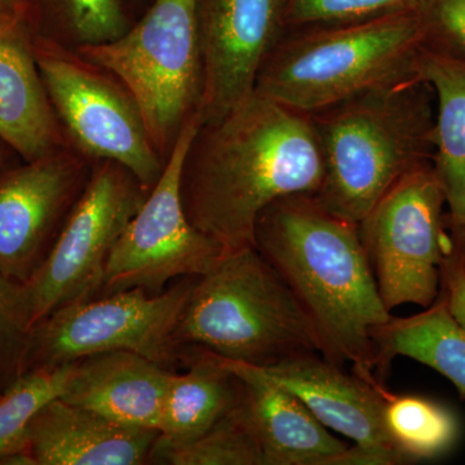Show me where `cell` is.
Wrapping results in <instances>:
<instances>
[{
    "mask_svg": "<svg viewBox=\"0 0 465 465\" xmlns=\"http://www.w3.org/2000/svg\"><path fill=\"white\" fill-rule=\"evenodd\" d=\"M323 176L312 116L255 92L224 118L201 125L183 164V208L226 252L249 249L269 204L316 194Z\"/></svg>",
    "mask_w": 465,
    "mask_h": 465,
    "instance_id": "1",
    "label": "cell"
},
{
    "mask_svg": "<svg viewBox=\"0 0 465 465\" xmlns=\"http://www.w3.org/2000/svg\"><path fill=\"white\" fill-rule=\"evenodd\" d=\"M255 247L308 312L329 361L378 381L371 332L391 320L356 223L327 211L313 195L273 202L260 213Z\"/></svg>",
    "mask_w": 465,
    "mask_h": 465,
    "instance_id": "2",
    "label": "cell"
},
{
    "mask_svg": "<svg viewBox=\"0 0 465 465\" xmlns=\"http://www.w3.org/2000/svg\"><path fill=\"white\" fill-rule=\"evenodd\" d=\"M430 87L414 76L311 115L324 159L314 198L360 224L410 171L430 163L434 110Z\"/></svg>",
    "mask_w": 465,
    "mask_h": 465,
    "instance_id": "3",
    "label": "cell"
},
{
    "mask_svg": "<svg viewBox=\"0 0 465 465\" xmlns=\"http://www.w3.org/2000/svg\"><path fill=\"white\" fill-rule=\"evenodd\" d=\"M174 341L260 367L307 354L329 360L313 320L256 247L226 252L195 278Z\"/></svg>",
    "mask_w": 465,
    "mask_h": 465,
    "instance_id": "4",
    "label": "cell"
},
{
    "mask_svg": "<svg viewBox=\"0 0 465 465\" xmlns=\"http://www.w3.org/2000/svg\"><path fill=\"white\" fill-rule=\"evenodd\" d=\"M425 45L420 9L314 26L281 39L260 72L255 92L314 115L412 75Z\"/></svg>",
    "mask_w": 465,
    "mask_h": 465,
    "instance_id": "5",
    "label": "cell"
},
{
    "mask_svg": "<svg viewBox=\"0 0 465 465\" xmlns=\"http://www.w3.org/2000/svg\"><path fill=\"white\" fill-rule=\"evenodd\" d=\"M76 54L114 74L131 94L159 155L170 154L183 124L200 110L203 64L197 0H154L114 41Z\"/></svg>",
    "mask_w": 465,
    "mask_h": 465,
    "instance_id": "6",
    "label": "cell"
},
{
    "mask_svg": "<svg viewBox=\"0 0 465 465\" xmlns=\"http://www.w3.org/2000/svg\"><path fill=\"white\" fill-rule=\"evenodd\" d=\"M195 278L163 292L116 291L56 309L30 331L20 374L105 351H134L163 366L188 356L174 331Z\"/></svg>",
    "mask_w": 465,
    "mask_h": 465,
    "instance_id": "7",
    "label": "cell"
},
{
    "mask_svg": "<svg viewBox=\"0 0 465 465\" xmlns=\"http://www.w3.org/2000/svg\"><path fill=\"white\" fill-rule=\"evenodd\" d=\"M445 193L427 163L394 183L358 224L385 308H428L439 299L443 260L452 249Z\"/></svg>",
    "mask_w": 465,
    "mask_h": 465,
    "instance_id": "8",
    "label": "cell"
},
{
    "mask_svg": "<svg viewBox=\"0 0 465 465\" xmlns=\"http://www.w3.org/2000/svg\"><path fill=\"white\" fill-rule=\"evenodd\" d=\"M201 125L200 113L183 124L158 182L110 252L100 292H163L174 278L206 274L225 255L224 247L192 224L183 203V164Z\"/></svg>",
    "mask_w": 465,
    "mask_h": 465,
    "instance_id": "9",
    "label": "cell"
},
{
    "mask_svg": "<svg viewBox=\"0 0 465 465\" xmlns=\"http://www.w3.org/2000/svg\"><path fill=\"white\" fill-rule=\"evenodd\" d=\"M148 193L114 162L104 161L94 171L42 264L24 283L33 327L56 309L100 292L110 252Z\"/></svg>",
    "mask_w": 465,
    "mask_h": 465,
    "instance_id": "10",
    "label": "cell"
},
{
    "mask_svg": "<svg viewBox=\"0 0 465 465\" xmlns=\"http://www.w3.org/2000/svg\"><path fill=\"white\" fill-rule=\"evenodd\" d=\"M34 51L52 108L73 143L90 157L125 168L150 191L164 163L127 90L50 38L35 36Z\"/></svg>",
    "mask_w": 465,
    "mask_h": 465,
    "instance_id": "11",
    "label": "cell"
},
{
    "mask_svg": "<svg viewBox=\"0 0 465 465\" xmlns=\"http://www.w3.org/2000/svg\"><path fill=\"white\" fill-rule=\"evenodd\" d=\"M286 8L287 0H197L202 124H215L255 94L286 30Z\"/></svg>",
    "mask_w": 465,
    "mask_h": 465,
    "instance_id": "12",
    "label": "cell"
},
{
    "mask_svg": "<svg viewBox=\"0 0 465 465\" xmlns=\"http://www.w3.org/2000/svg\"><path fill=\"white\" fill-rule=\"evenodd\" d=\"M78 182V164L58 150L0 173V273L18 283L32 278Z\"/></svg>",
    "mask_w": 465,
    "mask_h": 465,
    "instance_id": "13",
    "label": "cell"
},
{
    "mask_svg": "<svg viewBox=\"0 0 465 465\" xmlns=\"http://www.w3.org/2000/svg\"><path fill=\"white\" fill-rule=\"evenodd\" d=\"M262 369L295 394L324 427L353 440L372 465L403 464L385 427L384 385L349 374L322 354H307Z\"/></svg>",
    "mask_w": 465,
    "mask_h": 465,
    "instance_id": "14",
    "label": "cell"
},
{
    "mask_svg": "<svg viewBox=\"0 0 465 465\" xmlns=\"http://www.w3.org/2000/svg\"><path fill=\"white\" fill-rule=\"evenodd\" d=\"M219 357V356H217ZM243 387V407L258 437L264 465H372L349 448L262 367L219 357Z\"/></svg>",
    "mask_w": 465,
    "mask_h": 465,
    "instance_id": "15",
    "label": "cell"
},
{
    "mask_svg": "<svg viewBox=\"0 0 465 465\" xmlns=\"http://www.w3.org/2000/svg\"><path fill=\"white\" fill-rule=\"evenodd\" d=\"M158 437L56 399L33 419L24 454L30 465H140L149 463Z\"/></svg>",
    "mask_w": 465,
    "mask_h": 465,
    "instance_id": "16",
    "label": "cell"
},
{
    "mask_svg": "<svg viewBox=\"0 0 465 465\" xmlns=\"http://www.w3.org/2000/svg\"><path fill=\"white\" fill-rule=\"evenodd\" d=\"M171 372L166 366L127 351L75 361L60 399L128 427L159 432Z\"/></svg>",
    "mask_w": 465,
    "mask_h": 465,
    "instance_id": "17",
    "label": "cell"
},
{
    "mask_svg": "<svg viewBox=\"0 0 465 465\" xmlns=\"http://www.w3.org/2000/svg\"><path fill=\"white\" fill-rule=\"evenodd\" d=\"M0 140L24 162L50 155L60 143L25 15L0 20Z\"/></svg>",
    "mask_w": 465,
    "mask_h": 465,
    "instance_id": "18",
    "label": "cell"
},
{
    "mask_svg": "<svg viewBox=\"0 0 465 465\" xmlns=\"http://www.w3.org/2000/svg\"><path fill=\"white\" fill-rule=\"evenodd\" d=\"M412 75L436 96L432 168L445 193L450 228L465 226V58L424 45Z\"/></svg>",
    "mask_w": 465,
    "mask_h": 465,
    "instance_id": "19",
    "label": "cell"
},
{
    "mask_svg": "<svg viewBox=\"0 0 465 465\" xmlns=\"http://www.w3.org/2000/svg\"><path fill=\"white\" fill-rule=\"evenodd\" d=\"M188 357V371L171 376L155 446L197 439L241 402L240 378L216 354L191 348Z\"/></svg>",
    "mask_w": 465,
    "mask_h": 465,
    "instance_id": "20",
    "label": "cell"
},
{
    "mask_svg": "<svg viewBox=\"0 0 465 465\" xmlns=\"http://www.w3.org/2000/svg\"><path fill=\"white\" fill-rule=\"evenodd\" d=\"M375 375L384 384L391 361L402 356L436 370L465 400V330L452 317L442 295L415 316L391 317L371 332Z\"/></svg>",
    "mask_w": 465,
    "mask_h": 465,
    "instance_id": "21",
    "label": "cell"
},
{
    "mask_svg": "<svg viewBox=\"0 0 465 465\" xmlns=\"http://www.w3.org/2000/svg\"><path fill=\"white\" fill-rule=\"evenodd\" d=\"M384 421L403 464L443 457L460 436L457 415L436 401L384 391Z\"/></svg>",
    "mask_w": 465,
    "mask_h": 465,
    "instance_id": "22",
    "label": "cell"
},
{
    "mask_svg": "<svg viewBox=\"0 0 465 465\" xmlns=\"http://www.w3.org/2000/svg\"><path fill=\"white\" fill-rule=\"evenodd\" d=\"M242 400L197 439L183 445L154 446L150 460L171 465H264L262 446Z\"/></svg>",
    "mask_w": 465,
    "mask_h": 465,
    "instance_id": "23",
    "label": "cell"
},
{
    "mask_svg": "<svg viewBox=\"0 0 465 465\" xmlns=\"http://www.w3.org/2000/svg\"><path fill=\"white\" fill-rule=\"evenodd\" d=\"M74 365L27 370L0 391V461L24 452L33 419L51 401L63 397Z\"/></svg>",
    "mask_w": 465,
    "mask_h": 465,
    "instance_id": "24",
    "label": "cell"
},
{
    "mask_svg": "<svg viewBox=\"0 0 465 465\" xmlns=\"http://www.w3.org/2000/svg\"><path fill=\"white\" fill-rule=\"evenodd\" d=\"M423 0H287L286 29L336 25L419 11Z\"/></svg>",
    "mask_w": 465,
    "mask_h": 465,
    "instance_id": "25",
    "label": "cell"
},
{
    "mask_svg": "<svg viewBox=\"0 0 465 465\" xmlns=\"http://www.w3.org/2000/svg\"><path fill=\"white\" fill-rule=\"evenodd\" d=\"M81 45L114 41L127 32L121 0H47Z\"/></svg>",
    "mask_w": 465,
    "mask_h": 465,
    "instance_id": "26",
    "label": "cell"
},
{
    "mask_svg": "<svg viewBox=\"0 0 465 465\" xmlns=\"http://www.w3.org/2000/svg\"><path fill=\"white\" fill-rule=\"evenodd\" d=\"M33 329L32 312L24 283L0 273V374L20 375Z\"/></svg>",
    "mask_w": 465,
    "mask_h": 465,
    "instance_id": "27",
    "label": "cell"
},
{
    "mask_svg": "<svg viewBox=\"0 0 465 465\" xmlns=\"http://www.w3.org/2000/svg\"><path fill=\"white\" fill-rule=\"evenodd\" d=\"M425 45L465 58V0H423Z\"/></svg>",
    "mask_w": 465,
    "mask_h": 465,
    "instance_id": "28",
    "label": "cell"
},
{
    "mask_svg": "<svg viewBox=\"0 0 465 465\" xmlns=\"http://www.w3.org/2000/svg\"><path fill=\"white\" fill-rule=\"evenodd\" d=\"M440 293L445 299L452 317L465 330V266L455 244H452V249L443 260Z\"/></svg>",
    "mask_w": 465,
    "mask_h": 465,
    "instance_id": "29",
    "label": "cell"
},
{
    "mask_svg": "<svg viewBox=\"0 0 465 465\" xmlns=\"http://www.w3.org/2000/svg\"><path fill=\"white\" fill-rule=\"evenodd\" d=\"M24 15L27 16V0H0V20Z\"/></svg>",
    "mask_w": 465,
    "mask_h": 465,
    "instance_id": "30",
    "label": "cell"
},
{
    "mask_svg": "<svg viewBox=\"0 0 465 465\" xmlns=\"http://www.w3.org/2000/svg\"><path fill=\"white\" fill-rule=\"evenodd\" d=\"M451 235L455 247L461 255L465 256V226L463 228H451Z\"/></svg>",
    "mask_w": 465,
    "mask_h": 465,
    "instance_id": "31",
    "label": "cell"
},
{
    "mask_svg": "<svg viewBox=\"0 0 465 465\" xmlns=\"http://www.w3.org/2000/svg\"><path fill=\"white\" fill-rule=\"evenodd\" d=\"M5 148H9V146L7 145V143H5V142H2V140H0V168H2L3 163H5ZM9 149H11V148H9Z\"/></svg>",
    "mask_w": 465,
    "mask_h": 465,
    "instance_id": "32",
    "label": "cell"
},
{
    "mask_svg": "<svg viewBox=\"0 0 465 465\" xmlns=\"http://www.w3.org/2000/svg\"><path fill=\"white\" fill-rule=\"evenodd\" d=\"M455 249H457V247H455ZM459 253H460V252H459ZM460 255H461V253H460ZM461 258H463L464 266H465V256L461 255Z\"/></svg>",
    "mask_w": 465,
    "mask_h": 465,
    "instance_id": "33",
    "label": "cell"
}]
</instances>
